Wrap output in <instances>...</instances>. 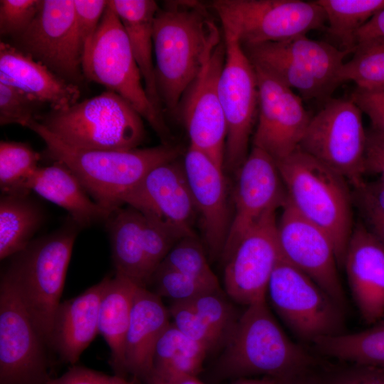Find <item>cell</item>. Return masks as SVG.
I'll use <instances>...</instances> for the list:
<instances>
[{"label":"cell","instance_id":"46","mask_svg":"<svg viewBox=\"0 0 384 384\" xmlns=\"http://www.w3.org/2000/svg\"><path fill=\"white\" fill-rule=\"evenodd\" d=\"M350 99L370 119V129L384 135V90L370 92L356 87Z\"/></svg>","mask_w":384,"mask_h":384},{"label":"cell","instance_id":"8","mask_svg":"<svg viewBox=\"0 0 384 384\" xmlns=\"http://www.w3.org/2000/svg\"><path fill=\"white\" fill-rule=\"evenodd\" d=\"M211 9L222 28L242 46L277 42L323 28L326 16L316 1L302 0H215Z\"/></svg>","mask_w":384,"mask_h":384},{"label":"cell","instance_id":"22","mask_svg":"<svg viewBox=\"0 0 384 384\" xmlns=\"http://www.w3.org/2000/svg\"><path fill=\"white\" fill-rule=\"evenodd\" d=\"M0 82L15 87L53 110L78 102L79 86L60 78L16 46L0 43Z\"/></svg>","mask_w":384,"mask_h":384},{"label":"cell","instance_id":"44","mask_svg":"<svg viewBox=\"0 0 384 384\" xmlns=\"http://www.w3.org/2000/svg\"><path fill=\"white\" fill-rule=\"evenodd\" d=\"M75 27L82 55H87L107 6L105 0H73Z\"/></svg>","mask_w":384,"mask_h":384},{"label":"cell","instance_id":"6","mask_svg":"<svg viewBox=\"0 0 384 384\" xmlns=\"http://www.w3.org/2000/svg\"><path fill=\"white\" fill-rule=\"evenodd\" d=\"M143 119L122 97L107 90L66 109L52 110L36 120L75 148L128 150L144 141Z\"/></svg>","mask_w":384,"mask_h":384},{"label":"cell","instance_id":"34","mask_svg":"<svg viewBox=\"0 0 384 384\" xmlns=\"http://www.w3.org/2000/svg\"><path fill=\"white\" fill-rule=\"evenodd\" d=\"M351 60L343 63L341 83L353 82L357 88L384 90V39H371L356 45Z\"/></svg>","mask_w":384,"mask_h":384},{"label":"cell","instance_id":"45","mask_svg":"<svg viewBox=\"0 0 384 384\" xmlns=\"http://www.w3.org/2000/svg\"><path fill=\"white\" fill-rule=\"evenodd\" d=\"M318 377L319 384H384V368L349 363Z\"/></svg>","mask_w":384,"mask_h":384},{"label":"cell","instance_id":"33","mask_svg":"<svg viewBox=\"0 0 384 384\" xmlns=\"http://www.w3.org/2000/svg\"><path fill=\"white\" fill-rule=\"evenodd\" d=\"M324 9L328 32L342 49L353 52L356 35L376 13L384 9V0H316Z\"/></svg>","mask_w":384,"mask_h":384},{"label":"cell","instance_id":"25","mask_svg":"<svg viewBox=\"0 0 384 384\" xmlns=\"http://www.w3.org/2000/svg\"><path fill=\"white\" fill-rule=\"evenodd\" d=\"M26 189L65 210L80 228L106 221L112 213L97 203L74 174L58 161L39 166L27 181Z\"/></svg>","mask_w":384,"mask_h":384},{"label":"cell","instance_id":"29","mask_svg":"<svg viewBox=\"0 0 384 384\" xmlns=\"http://www.w3.org/2000/svg\"><path fill=\"white\" fill-rule=\"evenodd\" d=\"M208 351L187 338L172 323L159 338L146 384H176L186 376H197Z\"/></svg>","mask_w":384,"mask_h":384},{"label":"cell","instance_id":"43","mask_svg":"<svg viewBox=\"0 0 384 384\" xmlns=\"http://www.w3.org/2000/svg\"><path fill=\"white\" fill-rule=\"evenodd\" d=\"M41 0H1L0 33L14 38L33 22Z\"/></svg>","mask_w":384,"mask_h":384},{"label":"cell","instance_id":"15","mask_svg":"<svg viewBox=\"0 0 384 384\" xmlns=\"http://www.w3.org/2000/svg\"><path fill=\"white\" fill-rule=\"evenodd\" d=\"M253 66L258 111L252 146L279 161L299 147L311 117L293 90L267 70Z\"/></svg>","mask_w":384,"mask_h":384},{"label":"cell","instance_id":"4","mask_svg":"<svg viewBox=\"0 0 384 384\" xmlns=\"http://www.w3.org/2000/svg\"><path fill=\"white\" fill-rule=\"evenodd\" d=\"M276 163L288 203L299 214L329 235L338 267H343L354 228L349 183L299 148Z\"/></svg>","mask_w":384,"mask_h":384},{"label":"cell","instance_id":"10","mask_svg":"<svg viewBox=\"0 0 384 384\" xmlns=\"http://www.w3.org/2000/svg\"><path fill=\"white\" fill-rule=\"evenodd\" d=\"M267 295L280 319L302 341L314 343L343 333L341 307L282 257L271 275Z\"/></svg>","mask_w":384,"mask_h":384},{"label":"cell","instance_id":"39","mask_svg":"<svg viewBox=\"0 0 384 384\" xmlns=\"http://www.w3.org/2000/svg\"><path fill=\"white\" fill-rule=\"evenodd\" d=\"M168 309L173 325L208 351L223 344V338L204 322L188 301L171 302Z\"/></svg>","mask_w":384,"mask_h":384},{"label":"cell","instance_id":"27","mask_svg":"<svg viewBox=\"0 0 384 384\" xmlns=\"http://www.w3.org/2000/svg\"><path fill=\"white\" fill-rule=\"evenodd\" d=\"M129 279L117 274L110 277L102 298L98 330L110 351V364L114 375L125 378L126 337L137 288Z\"/></svg>","mask_w":384,"mask_h":384},{"label":"cell","instance_id":"28","mask_svg":"<svg viewBox=\"0 0 384 384\" xmlns=\"http://www.w3.org/2000/svg\"><path fill=\"white\" fill-rule=\"evenodd\" d=\"M105 222L115 274L129 279L139 287L147 288L151 275L142 244V213L131 206H122L113 211Z\"/></svg>","mask_w":384,"mask_h":384},{"label":"cell","instance_id":"16","mask_svg":"<svg viewBox=\"0 0 384 384\" xmlns=\"http://www.w3.org/2000/svg\"><path fill=\"white\" fill-rule=\"evenodd\" d=\"M225 55L223 36V40L209 56L178 108L190 139V146L205 154L223 169L227 126L218 87Z\"/></svg>","mask_w":384,"mask_h":384},{"label":"cell","instance_id":"7","mask_svg":"<svg viewBox=\"0 0 384 384\" xmlns=\"http://www.w3.org/2000/svg\"><path fill=\"white\" fill-rule=\"evenodd\" d=\"M82 69L85 78L126 100L149 124L161 144H171L164 115L148 97L126 31L108 1L90 50L82 61Z\"/></svg>","mask_w":384,"mask_h":384},{"label":"cell","instance_id":"38","mask_svg":"<svg viewBox=\"0 0 384 384\" xmlns=\"http://www.w3.org/2000/svg\"><path fill=\"white\" fill-rule=\"evenodd\" d=\"M152 291L160 297L170 299L172 302L192 299L201 294L220 290L219 284L204 282L176 270L159 267L150 284Z\"/></svg>","mask_w":384,"mask_h":384},{"label":"cell","instance_id":"3","mask_svg":"<svg viewBox=\"0 0 384 384\" xmlns=\"http://www.w3.org/2000/svg\"><path fill=\"white\" fill-rule=\"evenodd\" d=\"M26 127L43 140L50 157L68 168L90 196L110 213L124 205L126 196L151 169L181 154L178 147L163 144L128 150L78 149L60 141L36 119Z\"/></svg>","mask_w":384,"mask_h":384},{"label":"cell","instance_id":"13","mask_svg":"<svg viewBox=\"0 0 384 384\" xmlns=\"http://www.w3.org/2000/svg\"><path fill=\"white\" fill-rule=\"evenodd\" d=\"M16 46L66 81L85 79L73 0H41L31 25L14 38Z\"/></svg>","mask_w":384,"mask_h":384},{"label":"cell","instance_id":"49","mask_svg":"<svg viewBox=\"0 0 384 384\" xmlns=\"http://www.w3.org/2000/svg\"><path fill=\"white\" fill-rule=\"evenodd\" d=\"M367 132L366 154L384 156V135L371 129Z\"/></svg>","mask_w":384,"mask_h":384},{"label":"cell","instance_id":"21","mask_svg":"<svg viewBox=\"0 0 384 384\" xmlns=\"http://www.w3.org/2000/svg\"><path fill=\"white\" fill-rule=\"evenodd\" d=\"M343 267L362 319L375 324L384 316V245L360 221L354 225Z\"/></svg>","mask_w":384,"mask_h":384},{"label":"cell","instance_id":"19","mask_svg":"<svg viewBox=\"0 0 384 384\" xmlns=\"http://www.w3.org/2000/svg\"><path fill=\"white\" fill-rule=\"evenodd\" d=\"M124 205L164 223L182 238L196 235L198 213L183 161L178 159L151 169L126 196Z\"/></svg>","mask_w":384,"mask_h":384},{"label":"cell","instance_id":"14","mask_svg":"<svg viewBox=\"0 0 384 384\" xmlns=\"http://www.w3.org/2000/svg\"><path fill=\"white\" fill-rule=\"evenodd\" d=\"M277 223L276 212L269 213L221 257L225 291L235 302L248 306L266 299L270 279L282 258Z\"/></svg>","mask_w":384,"mask_h":384},{"label":"cell","instance_id":"41","mask_svg":"<svg viewBox=\"0 0 384 384\" xmlns=\"http://www.w3.org/2000/svg\"><path fill=\"white\" fill-rule=\"evenodd\" d=\"M142 215L144 252L152 277L170 250L182 238L159 220L142 213Z\"/></svg>","mask_w":384,"mask_h":384},{"label":"cell","instance_id":"52","mask_svg":"<svg viewBox=\"0 0 384 384\" xmlns=\"http://www.w3.org/2000/svg\"><path fill=\"white\" fill-rule=\"evenodd\" d=\"M284 384H319V377L313 373L299 377Z\"/></svg>","mask_w":384,"mask_h":384},{"label":"cell","instance_id":"1","mask_svg":"<svg viewBox=\"0 0 384 384\" xmlns=\"http://www.w3.org/2000/svg\"><path fill=\"white\" fill-rule=\"evenodd\" d=\"M223 30L197 1H166L154 22L156 84L163 110L175 112L209 56Z\"/></svg>","mask_w":384,"mask_h":384},{"label":"cell","instance_id":"12","mask_svg":"<svg viewBox=\"0 0 384 384\" xmlns=\"http://www.w3.org/2000/svg\"><path fill=\"white\" fill-rule=\"evenodd\" d=\"M46 345L16 287L3 272L0 282V384H47Z\"/></svg>","mask_w":384,"mask_h":384},{"label":"cell","instance_id":"40","mask_svg":"<svg viewBox=\"0 0 384 384\" xmlns=\"http://www.w3.org/2000/svg\"><path fill=\"white\" fill-rule=\"evenodd\" d=\"M198 315L225 341L240 315L220 290L187 300Z\"/></svg>","mask_w":384,"mask_h":384},{"label":"cell","instance_id":"20","mask_svg":"<svg viewBox=\"0 0 384 384\" xmlns=\"http://www.w3.org/2000/svg\"><path fill=\"white\" fill-rule=\"evenodd\" d=\"M183 164L208 255L220 257L231 220L223 169L190 145Z\"/></svg>","mask_w":384,"mask_h":384},{"label":"cell","instance_id":"37","mask_svg":"<svg viewBox=\"0 0 384 384\" xmlns=\"http://www.w3.org/2000/svg\"><path fill=\"white\" fill-rule=\"evenodd\" d=\"M353 205L360 221L375 239L384 245V185L379 180L363 181L353 187Z\"/></svg>","mask_w":384,"mask_h":384},{"label":"cell","instance_id":"50","mask_svg":"<svg viewBox=\"0 0 384 384\" xmlns=\"http://www.w3.org/2000/svg\"><path fill=\"white\" fill-rule=\"evenodd\" d=\"M366 171L378 174L379 180L384 185V156L366 154Z\"/></svg>","mask_w":384,"mask_h":384},{"label":"cell","instance_id":"18","mask_svg":"<svg viewBox=\"0 0 384 384\" xmlns=\"http://www.w3.org/2000/svg\"><path fill=\"white\" fill-rule=\"evenodd\" d=\"M287 202V192L276 161L252 146L237 171L234 211L220 257L264 217Z\"/></svg>","mask_w":384,"mask_h":384},{"label":"cell","instance_id":"17","mask_svg":"<svg viewBox=\"0 0 384 384\" xmlns=\"http://www.w3.org/2000/svg\"><path fill=\"white\" fill-rule=\"evenodd\" d=\"M282 257L312 279L341 308L345 296L334 246L321 228L287 202L277 223Z\"/></svg>","mask_w":384,"mask_h":384},{"label":"cell","instance_id":"47","mask_svg":"<svg viewBox=\"0 0 384 384\" xmlns=\"http://www.w3.org/2000/svg\"><path fill=\"white\" fill-rule=\"evenodd\" d=\"M47 384H134L117 375H109L78 366H73L60 377L50 378Z\"/></svg>","mask_w":384,"mask_h":384},{"label":"cell","instance_id":"36","mask_svg":"<svg viewBox=\"0 0 384 384\" xmlns=\"http://www.w3.org/2000/svg\"><path fill=\"white\" fill-rule=\"evenodd\" d=\"M159 267L169 268L204 282L219 284L216 275L209 265L206 251L196 235L179 240Z\"/></svg>","mask_w":384,"mask_h":384},{"label":"cell","instance_id":"35","mask_svg":"<svg viewBox=\"0 0 384 384\" xmlns=\"http://www.w3.org/2000/svg\"><path fill=\"white\" fill-rule=\"evenodd\" d=\"M41 156L26 143L0 142V188L2 194L30 193L26 184L39 167Z\"/></svg>","mask_w":384,"mask_h":384},{"label":"cell","instance_id":"5","mask_svg":"<svg viewBox=\"0 0 384 384\" xmlns=\"http://www.w3.org/2000/svg\"><path fill=\"white\" fill-rule=\"evenodd\" d=\"M73 220L46 236L33 240L3 272L13 282L46 346L60 304L68 265L78 235Z\"/></svg>","mask_w":384,"mask_h":384},{"label":"cell","instance_id":"2","mask_svg":"<svg viewBox=\"0 0 384 384\" xmlns=\"http://www.w3.org/2000/svg\"><path fill=\"white\" fill-rule=\"evenodd\" d=\"M215 367L223 378L263 375L284 384L312 373L313 357L284 332L266 299L246 306L224 341Z\"/></svg>","mask_w":384,"mask_h":384},{"label":"cell","instance_id":"9","mask_svg":"<svg viewBox=\"0 0 384 384\" xmlns=\"http://www.w3.org/2000/svg\"><path fill=\"white\" fill-rule=\"evenodd\" d=\"M366 144L361 110L350 98H331L311 117L298 148L353 187L364 181Z\"/></svg>","mask_w":384,"mask_h":384},{"label":"cell","instance_id":"51","mask_svg":"<svg viewBox=\"0 0 384 384\" xmlns=\"http://www.w3.org/2000/svg\"><path fill=\"white\" fill-rule=\"evenodd\" d=\"M233 384H278L275 380L267 377L260 378H244L238 379Z\"/></svg>","mask_w":384,"mask_h":384},{"label":"cell","instance_id":"42","mask_svg":"<svg viewBox=\"0 0 384 384\" xmlns=\"http://www.w3.org/2000/svg\"><path fill=\"white\" fill-rule=\"evenodd\" d=\"M43 103L23 91L0 82V124H19L26 127L28 124L38 119V112Z\"/></svg>","mask_w":384,"mask_h":384},{"label":"cell","instance_id":"30","mask_svg":"<svg viewBox=\"0 0 384 384\" xmlns=\"http://www.w3.org/2000/svg\"><path fill=\"white\" fill-rule=\"evenodd\" d=\"M271 43L300 69L313 76L331 96L341 84L339 74L349 51L310 39L306 35Z\"/></svg>","mask_w":384,"mask_h":384},{"label":"cell","instance_id":"31","mask_svg":"<svg viewBox=\"0 0 384 384\" xmlns=\"http://www.w3.org/2000/svg\"><path fill=\"white\" fill-rule=\"evenodd\" d=\"M43 218L42 208L30 193L3 194L0 198V259L26 249Z\"/></svg>","mask_w":384,"mask_h":384},{"label":"cell","instance_id":"11","mask_svg":"<svg viewBox=\"0 0 384 384\" xmlns=\"http://www.w3.org/2000/svg\"><path fill=\"white\" fill-rule=\"evenodd\" d=\"M225 48L218 95L227 126L224 169L239 170L249 151L257 122L258 90L254 66L236 36L222 28Z\"/></svg>","mask_w":384,"mask_h":384},{"label":"cell","instance_id":"24","mask_svg":"<svg viewBox=\"0 0 384 384\" xmlns=\"http://www.w3.org/2000/svg\"><path fill=\"white\" fill-rule=\"evenodd\" d=\"M171 322L169 309L161 297L147 288L139 287L125 341L124 361L127 374L146 383L156 346Z\"/></svg>","mask_w":384,"mask_h":384},{"label":"cell","instance_id":"23","mask_svg":"<svg viewBox=\"0 0 384 384\" xmlns=\"http://www.w3.org/2000/svg\"><path fill=\"white\" fill-rule=\"evenodd\" d=\"M110 277L80 295L60 302L53 323L50 346L65 363L74 365L95 338L102 298Z\"/></svg>","mask_w":384,"mask_h":384},{"label":"cell","instance_id":"48","mask_svg":"<svg viewBox=\"0 0 384 384\" xmlns=\"http://www.w3.org/2000/svg\"><path fill=\"white\" fill-rule=\"evenodd\" d=\"M384 39V9L376 13L356 35V45L371 39Z\"/></svg>","mask_w":384,"mask_h":384},{"label":"cell","instance_id":"53","mask_svg":"<svg viewBox=\"0 0 384 384\" xmlns=\"http://www.w3.org/2000/svg\"><path fill=\"white\" fill-rule=\"evenodd\" d=\"M176 384H204L197 376H186L180 379Z\"/></svg>","mask_w":384,"mask_h":384},{"label":"cell","instance_id":"26","mask_svg":"<svg viewBox=\"0 0 384 384\" xmlns=\"http://www.w3.org/2000/svg\"><path fill=\"white\" fill-rule=\"evenodd\" d=\"M108 4L126 31L148 97L158 112L163 115L153 59L154 22L159 6L153 0H110Z\"/></svg>","mask_w":384,"mask_h":384},{"label":"cell","instance_id":"32","mask_svg":"<svg viewBox=\"0 0 384 384\" xmlns=\"http://www.w3.org/2000/svg\"><path fill=\"white\" fill-rule=\"evenodd\" d=\"M314 344L321 354L340 361L384 368V316L363 331L321 338Z\"/></svg>","mask_w":384,"mask_h":384}]
</instances>
